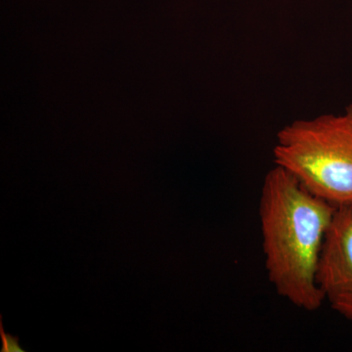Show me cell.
Returning <instances> with one entry per match:
<instances>
[{"label": "cell", "instance_id": "2", "mask_svg": "<svg viewBox=\"0 0 352 352\" xmlns=\"http://www.w3.org/2000/svg\"><path fill=\"white\" fill-rule=\"evenodd\" d=\"M273 157L317 198L336 208L352 207V104L344 112L282 127Z\"/></svg>", "mask_w": 352, "mask_h": 352}, {"label": "cell", "instance_id": "1", "mask_svg": "<svg viewBox=\"0 0 352 352\" xmlns=\"http://www.w3.org/2000/svg\"><path fill=\"white\" fill-rule=\"evenodd\" d=\"M336 210L280 166L264 177L258 215L268 280L278 296L305 311L325 302L317 270Z\"/></svg>", "mask_w": 352, "mask_h": 352}, {"label": "cell", "instance_id": "4", "mask_svg": "<svg viewBox=\"0 0 352 352\" xmlns=\"http://www.w3.org/2000/svg\"><path fill=\"white\" fill-rule=\"evenodd\" d=\"M3 317L0 315V339H1L2 346L0 352H25L20 344V339L14 337L11 333H6L3 327Z\"/></svg>", "mask_w": 352, "mask_h": 352}, {"label": "cell", "instance_id": "3", "mask_svg": "<svg viewBox=\"0 0 352 352\" xmlns=\"http://www.w3.org/2000/svg\"><path fill=\"white\" fill-rule=\"evenodd\" d=\"M317 284L333 311L352 321V207L336 210L322 248Z\"/></svg>", "mask_w": 352, "mask_h": 352}]
</instances>
